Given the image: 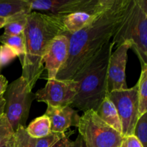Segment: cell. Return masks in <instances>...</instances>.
Segmentation results:
<instances>
[{"label":"cell","instance_id":"f546056e","mask_svg":"<svg viewBox=\"0 0 147 147\" xmlns=\"http://www.w3.org/2000/svg\"><path fill=\"white\" fill-rule=\"evenodd\" d=\"M8 18H4V17H0V29L4 27V26L7 24Z\"/></svg>","mask_w":147,"mask_h":147},{"label":"cell","instance_id":"603a6c76","mask_svg":"<svg viewBox=\"0 0 147 147\" xmlns=\"http://www.w3.org/2000/svg\"><path fill=\"white\" fill-rule=\"evenodd\" d=\"M65 134V133L51 131L47 136L36 139L35 147H53Z\"/></svg>","mask_w":147,"mask_h":147},{"label":"cell","instance_id":"ac0fdd59","mask_svg":"<svg viewBox=\"0 0 147 147\" xmlns=\"http://www.w3.org/2000/svg\"><path fill=\"white\" fill-rule=\"evenodd\" d=\"M138 84L139 116L147 113V66L142 67Z\"/></svg>","mask_w":147,"mask_h":147},{"label":"cell","instance_id":"3957f363","mask_svg":"<svg viewBox=\"0 0 147 147\" xmlns=\"http://www.w3.org/2000/svg\"><path fill=\"white\" fill-rule=\"evenodd\" d=\"M114 43L105 45L73 77L78 83V92L70 107L83 113L89 110L97 111L107 96V71Z\"/></svg>","mask_w":147,"mask_h":147},{"label":"cell","instance_id":"6da1fadb","mask_svg":"<svg viewBox=\"0 0 147 147\" xmlns=\"http://www.w3.org/2000/svg\"><path fill=\"white\" fill-rule=\"evenodd\" d=\"M130 2L131 0H113L93 22L80 31L70 34L68 56L56 79L73 80L75 75L105 45L110 42L121 26Z\"/></svg>","mask_w":147,"mask_h":147},{"label":"cell","instance_id":"5b68a950","mask_svg":"<svg viewBox=\"0 0 147 147\" xmlns=\"http://www.w3.org/2000/svg\"><path fill=\"white\" fill-rule=\"evenodd\" d=\"M5 100L4 114L15 131L19 126L26 128L30 107L34 99L32 89L20 76L10 83L3 96Z\"/></svg>","mask_w":147,"mask_h":147},{"label":"cell","instance_id":"4dcf8cb0","mask_svg":"<svg viewBox=\"0 0 147 147\" xmlns=\"http://www.w3.org/2000/svg\"><path fill=\"white\" fill-rule=\"evenodd\" d=\"M1 147H13V137L11 138V139L8 142V143L3 145V146H1Z\"/></svg>","mask_w":147,"mask_h":147},{"label":"cell","instance_id":"f1b7e54d","mask_svg":"<svg viewBox=\"0 0 147 147\" xmlns=\"http://www.w3.org/2000/svg\"><path fill=\"white\" fill-rule=\"evenodd\" d=\"M4 106H5V100L2 96L0 98V116L4 113Z\"/></svg>","mask_w":147,"mask_h":147},{"label":"cell","instance_id":"7a4b0ae2","mask_svg":"<svg viewBox=\"0 0 147 147\" xmlns=\"http://www.w3.org/2000/svg\"><path fill=\"white\" fill-rule=\"evenodd\" d=\"M63 15L32 11L27 15L24 30L25 53L22 63V77L34 88L44 71L43 57L56 36L67 32Z\"/></svg>","mask_w":147,"mask_h":147},{"label":"cell","instance_id":"4fadbf2b","mask_svg":"<svg viewBox=\"0 0 147 147\" xmlns=\"http://www.w3.org/2000/svg\"><path fill=\"white\" fill-rule=\"evenodd\" d=\"M100 13L93 14L87 12H75L65 14L63 17V24L67 32L73 34L93 22Z\"/></svg>","mask_w":147,"mask_h":147},{"label":"cell","instance_id":"2e32d148","mask_svg":"<svg viewBox=\"0 0 147 147\" xmlns=\"http://www.w3.org/2000/svg\"><path fill=\"white\" fill-rule=\"evenodd\" d=\"M26 131L30 136L34 139L47 136L51 132L50 119L45 114L36 118L26 127Z\"/></svg>","mask_w":147,"mask_h":147},{"label":"cell","instance_id":"4316f807","mask_svg":"<svg viewBox=\"0 0 147 147\" xmlns=\"http://www.w3.org/2000/svg\"><path fill=\"white\" fill-rule=\"evenodd\" d=\"M8 87V81L4 76L0 75V98L4 96Z\"/></svg>","mask_w":147,"mask_h":147},{"label":"cell","instance_id":"ba28073f","mask_svg":"<svg viewBox=\"0 0 147 147\" xmlns=\"http://www.w3.org/2000/svg\"><path fill=\"white\" fill-rule=\"evenodd\" d=\"M113 103L121 123L123 137L134 135L139 116L138 84L126 90H115L107 94Z\"/></svg>","mask_w":147,"mask_h":147},{"label":"cell","instance_id":"9a60e30c","mask_svg":"<svg viewBox=\"0 0 147 147\" xmlns=\"http://www.w3.org/2000/svg\"><path fill=\"white\" fill-rule=\"evenodd\" d=\"M31 11L30 0L0 1V17L9 18L20 14H29Z\"/></svg>","mask_w":147,"mask_h":147},{"label":"cell","instance_id":"5bb4252c","mask_svg":"<svg viewBox=\"0 0 147 147\" xmlns=\"http://www.w3.org/2000/svg\"><path fill=\"white\" fill-rule=\"evenodd\" d=\"M96 113L106 124L113 128L116 131L122 133L121 123L119 119L117 111L113 103L107 96L102 101Z\"/></svg>","mask_w":147,"mask_h":147},{"label":"cell","instance_id":"52a82bcc","mask_svg":"<svg viewBox=\"0 0 147 147\" xmlns=\"http://www.w3.org/2000/svg\"><path fill=\"white\" fill-rule=\"evenodd\" d=\"M112 2L113 0H30L32 11L38 10L55 15L75 12L98 14Z\"/></svg>","mask_w":147,"mask_h":147},{"label":"cell","instance_id":"7c38bea8","mask_svg":"<svg viewBox=\"0 0 147 147\" xmlns=\"http://www.w3.org/2000/svg\"><path fill=\"white\" fill-rule=\"evenodd\" d=\"M45 115L50 121L51 131L57 133H65L72 126L77 127L80 119L77 111L70 106L53 107L47 106Z\"/></svg>","mask_w":147,"mask_h":147},{"label":"cell","instance_id":"8992f818","mask_svg":"<svg viewBox=\"0 0 147 147\" xmlns=\"http://www.w3.org/2000/svg\"><path fill=\"white\" fill-rule=\"evenodd\" d=\"M77 127L86 147H120L123 140L121 134L103 121L93 110L80 116Z\"/></svg>","mask_w":147,"mask_h":147},{"label":"cell","instance_id":"d6986e66","mask_svg":"<svg viewBox=\"0 0 147 147\" xmlns=\"http://www.w3.org/2000/svg\"><path fill=\"white\" fill-rule=\"evenodd\" d=\"M29 14H20L8 18L7 24L4 27V34L8 35L22 34L27 24V15Z\"/></svg>","mask_w":147,"mask_h":147},{"label":"cell","instance_id":"e0dca14e","mask_svg":"<svg viewBox=\"0 0 147 147\" xmlns=\"http://www.w3.org/2000/svg\"><path fill=\"white\" fill-rule=\"evenodd\" d=\"M0 42L4 45L9 47L20 59V63H23L25 53V46H24V33L19 35H8L3 34L0 36Z\"/></svg>","mask_w":147,"mask_h":147},{"label":"cell","instance_id":"277c9868","mask_svg":"<svg viewBox=\"0 0 147 147\" xmlns=\"http://www.w3.org/2000/svg\"><path fill=\"white\" fill-rule=\"evenodd\" d=\"M126 41L131 42L142 67L147 66V0H131L127 14L111 40L116 47Z\"/></svg>","mask_w":147,"mask_h":147},{"label":"cell","instance_id":"9c48e42d","mask_svg":"<svg viewBox=\"0 0 147 147\" xmlns=\"http://www.w3.org/2000/svg\"><path fill=\"white\" fill-rule=\"evenodd\" d=\"M79 85L75 80H47L45 86L34 94V99L53 107L70 106L78 92Z\"/></svg>","mask_w":147,"mask_h":147},{"label":"cell","instance_id":"484cf974","mask_svg":"<svg viewBox=\"0 0 147 147\" xmlns=\"http://www.w3.org/2000/svg\"><path fill=\"white\" fill-rule=\"evenodd\" d=\"M53 147H73V142L69 139L68 135L65 134Z\"/></svg>","mask_w":147,"mask_h":147},{"label":"cell","instance_id":"1f68e13d","mask_svg":"<svg viewBox=\"0 0 147 147\" xmlns=\"http://www.w3.org/2000/svg\"><path fill=\"white\" fill-rule=\"evenodd\" d=\"M1 67H2V65H1V62H0V70H1Z\"/></svg>","mask_w":147,"mask_h":147},{"label":"cell","instance_id":"44dd1931","mask_svg":"<svg viewBox=\"0 0 147 147\" xmlns=\"http://www.w3.org/2000/svg\"><path fill=\"white\" fill-rule=\"evenodd\" d=\"M134 136L137 138L144 147H147V113L138 119L134 131Z\"/></svg>","mask_w":147,"mask_h":147},{"label":"cell","instance_id":"cb8c5ba5","mask_svg":"<svg viewBox=\"0 0 147 147\" xmlns=\"http://www.w3.org/2000/svg\"><path fill=\"white\" fill-rule=\"evenodd\" d=\"M17 57L15 53L7 46L1 45H0V62L2 67L9 64Z\"/></svg>","mask_w":147,"mask_h":147},{"label":"cell","instance_id":"83f0119b","mask_svg":"<svg viewBox=\"0 0 147 147\" xmlns=\"http://www.w3.org/2000/svg\"><path fill=\"white\" fill-rule=\"evenodd\" d=\"M73 147H86L81 136L78 134L76 140L73 142Z\"/></svg>","mask_w":147,"mask_h":147},{"label":"cell","instance_id":"d4e9b609","mask_svg":"<svg viewBox=\"0 0 147 147\" xmlns=\"http://www.w3.org/2000/svg\"><path fill=\"white\" fill-rule=\"evenodd\" d=\"M120 147H144L141 142L135 137L134 135L132 136H126L123 137V140L122 142Z\"/></svg>","mask_w":147,"mask_h":147},{"label":"cell","instance_id":"8fae6325","mask_svg":"<svg viewBox=\"0 0 147 147\" xmlns=\"http://www.w3.org/2000/svg\"><path fill=\"white\" fill-rule=\"evenodd\" d=\"M70 34L65 32L56 36L50 43L44 57L43 64L47 71V80L55 79L65 63L69 53Z\"/></svg>","mask_w":147,"mask_h":147},{"label":"cell","instance_id":"30bf717a","mask_svg":"<svg viewBox=\"0 0 147 147\" xmlns=\"http://www.w3.org/2000/svg\"><path fill=\"white\" fill-rule=\"evenodd\" d=\"M131 42L126 41L119 45L110 56L107 71L108 93L128 88L126 79V67L128 51L131 48Z\"/></svg>","mask_w":147,"mask_h":147},{"label":"cell","instance_id":"ffe728a7","mask_svg":"<svg viewBox=\"0 0 147 147\" xmlns=\"http://www.w3.org/2000/svg\"><path fill=\"white\" fill-rule=\"evenodd\" d=\"M36 139L32 137L26 131V128L19 126L13 136V147H35Z\"/></svg>","mask_w":147,"mask_h":147},{"label":"cell","instance_id":"7402d4cb","mask_svg":"<svg viewBox=\"0 0 147 147\" xmlns=\"http://www.w3.org/2000/svg\"><path fill=\"white\" fill-rule=\"evenodd\" d=\"M14 131L3 113L0 116V147L8 143L14 136Z\"/></svg>","mask_w":147,"mask_h":147}]
</instances>
